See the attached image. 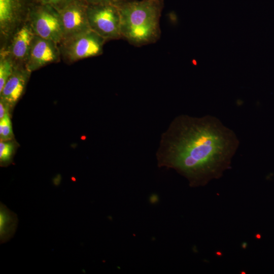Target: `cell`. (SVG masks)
<instances>
[{
  "label": "cell",
  "instance_id": "cell-1",
  "mask_svg": "<svg viewBox=\"0 0 274 274\" xmlns=\"http://www.w3.org/2000/svg\"><path fill=\"white\" fill-rule=\"evenodd\" d=\"M238 146L234 132L216 117L181 115L162 135L158 165L175 169L191 187L203 186L230 168Z\"/></svg>",
  "mask_w": 274,
  "mask_h": 274
},
{
  "label": "cell",
  "instance_id": "cell-2",
  "mask_svg": "<svg viewBox=\"0 0 274 274\" xmlns=\"http://www.w3.org/2000/svg\"><path fill=\"white\" fill-rule=\"evenodd\" d=\"M121 33L129 43L143 45L156 40L159 35L160 11L152 0L119 5Z\"/></svg>",
  "mask_w": 274,
  "mask_h": 274
},
{
  "label": "cell",
  "instance_id": "cell-3",
  "mask_svg": "<svg viewBox=\"0 0 274 274\" xmlns=\"http://www.w3.org/2000/svg\"><path fill=\"white\" fill-rule=\"evenodd\" d=\"M38 0H0L1 49L6 48L15 33L27 21Z\"/></svg>",
  "mask_w": 274,
  "mask_h": 274
},
{
  "label": "cell",
  "instance_id": "cell-4",
  "mask_svg": "<svg viewBox=\"0 0 274 274\" xmlns=\"http://www.w3.org/2000/svg\"><path fill=\"white\" fill-rule=\"evenodd\" d=\"M107 40L91 29L62 40L59 44L61 58L66 63L100 55Z\"/></svg>",
  "mask_w": 274,
  "mask_h": 274
},
{
  "label": "cell",
  "instance_id": "cell-5",
  "mask_svg": "<svg viewBox=\"0 0 274 274\" xmlns=\"http://www.w3.org/2000/svg\"><path fill=\"white\" fill-rule=\"evenodd\" d=\"M87 14L90 29L106 40L122 38L119 5L88 4Z\"/></svg>",
  "mask_w": 274,
  "mask_h": 274
},
{
  "label": "cell",
  "instance_id": "cell-6",
  "mask_svg": "<svg viewBox=\"0 0 274 274\" xmlns=\"http://www.w3.org/2000/svg\"><path fill=\"white\" fill-rule=\"evenodd\" d=\"M36 35L59 44L63 30L58 11L53 7L37 2L31 9L28 20Z\"/></svg>",
  "mask_w": 274,
  "mask_h": 274
},
{
  "label": "cell",
  "instance_id": "cell-7",
  "mask_svg": "<svg viewBox=\"0 0 274 274\" xmlns=\"http://www.w3.org/2000/svg\"><path fill=\"white\" fill-rule=\"evenodd\" d=\"M87 7L84 0H73L58 11L63 30L62 40L90 29Z\"/></svg>",
  "mask_w": 274,
  "mask_h": 274
},
{
  "label": "cell",
  "instance_id": "cell-8",
  "mask_svg": "<svg viewBox=\"0 0 274 274\" xmlns=\"http://www.w3.org/2000/svg\"><path fill=\"white\" fill-rule=\"evenodd\" d=\"M60 58L58 44L35 35L25 66L31 73L48 64L57 62Z\"/></svg>",
  "mask_w": 274,
  "mask_h": 274
},
{
  "label": "cell",
  "instance_id": "cell-9",
  "mask_svg": "<svg viewBox=\"0 0 274 274\" xmlns=\"http://www.w3.org/2000/svg\"><path fill=\"white\" fill-rule=\"evenodd\" d=\"M23 64H16L13 74L0 91V98L13 108L22 95L30 76Z\"/></svg>",
  "mask_w": 274,
  "mask_h": 274
},
{
  "label": "cell",
  "instance_id": "cell-10",
  "mask_svg": "<svg viewBox=\"0 0 274 274\" xmlns=\"http://www.w3.org/2000/svg\"><path fill=\"white\" fill-rule=\"evenodd\" d=\"M35 33L27 21L15 33L7 50L16 64L25 65Z\"/></svg>",
  "mask_w": 274,
  "mask_h": 274
},
{
  "label": "cell",
  "instance_id": "cell-11",
  "mask_svg": "<svg viewBox=\"0 0 274 274\" xmlns=\"http://www.w3.org/2000/svg\"><path fill=\"white\" fill-rule=\"evenodd\" d=\"M18 219L16 215L10 211L3 203L0 208L1 243L8 241L14 234L17 228Z\"/></svg>",
  "mask_w": 274,
  "mask_h": 274
},
{
  "label": "cell",
  "instance_id": "cell-12",
  "mask_svg": "<svg viewBox=\"0 0 274 274\" xmlns=\"http://www.w3.org/2000/svg\"><path fill=\"white\" fill-rule=\"evenodd\" d=\"M16 64L9 52L1 49L0 53V91L13 74Z\"/></svg>",
  "mask_w": 274,
  "mask_h": 274
},
{
  "label": "cell",
  "instance_id": "cell-13",
  "mask_svg": "<svg viewBox=\"0 0 274 274\" xmlns=\"http://www.w3.org/2000/svg\"><path fill=\"white\" fill-rule=\"evenodd\" d=\"M15 145L12 140L0 142V163L6 166L12 162L14 154Z\"/></svg>",
  "mask_w": 274,
  "mask_h": 274
},
{
  "label": "cell",
  "instance_id": "cell-14",
  "mask_svg": "<svg viewBox=\"0 0 274 274\" xmlns=\"http://www.w3.org/2000/svg\"><path fill=\"white\" fill-rule=\"evenodd\" d=\"M13 137L12 122L9 113L0 119V140L1 141H10Z\"/></svg>",
  "mask_w": 274,
  "mask_h": 274
},
{
  "label": "cell",
  "instance_id": "cell-15",
  "mask_svg": "<svg viewBox=\"0 0 274 274\" xmlns=\"http://www.w3.org/2000/svg\"><path fill=\"white\" fill-rule=\"evenodd\" d=\"M73 0H38L41 3L51 6L58 11Z\"/></svg>",
  "mask_w": 274,
  "mask_h": 274
},
{
  "label": "cell",
  "instance_id": "cell-16",
  "mask_svg": "<svg viewBox=\"0 0 274 274\" xmlns=\"http://www.w3.org/2000/svg\"><path fill=\"white\" fill-rule=\"evenodd\" d=\"M11 108V107L7 102L0 98V119L10 113Z\"/></svg>",
  "mask_w": 274,
  "mask_h": 274
},
{
  "label": "cell",
  "instance_id": "cell-17",
  "mask_svg": "<svg viewBox=\"0 0 274 274\" xmlns=\"http://www.w3.org/2000/svg\"><path fill=\"white\" fill-rule=\"evenodd\" d=\"M88 4H112L118 5V0H84Z\"/></svg>",
  "mask_w": 274,
  "mask_h": 274
}]
</instances>
